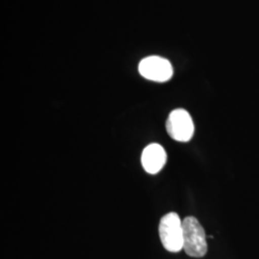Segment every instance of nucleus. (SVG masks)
<instances>
[{
    "instance_id": "nucleus-1",
    "label": "nucleus",
    "mask_w": 259,
    "mask_h": 259,
    "mask_svg": "<svg viewBox=\"0 0 259 259\" xmlns=\"http://www.w3.org/2000/svg\"><path fill=\"white\" fill-rule=\"evenodd\" d=\"M158 233L163 248L169 252L184 250L183 221L176 212L167 213L160 219Z\"/></svg>"
},
{
    "instance_id": "nucleus-2",
    "label": "nucleus",
    "mask_w": 259,
    "mask_h": 259,
    "mask_svg": "<svg viewBox=\"0 0 259 259\" xmlns=\"http://www.w3.org/2000/svg\"><path fill=\"white\" fill-rule=\"evenodd\" d=\"M184 227V250L191 257L201 258L207 252L205 232L202 225L193 216L185 217Z\"/></svg>"
},
{
    "instance_id": "nucleus-3",
    "label": "nucleus",
    "mask_w": 259,
    "mask_h": 259,
    "mask_svg": "<svg viewBox=\"0 0 259 259\" xmlns=\"http://www.w3.org/2000/svg\"><path fill=\"white\" fill-rule=\"evenodd\" d=\"M166 130L171 139L179 142H188L194 136V122L188 111L176 109L170 112L167 118Z\"/></svg>"
},
{
    "instance_id": "nucleus-4",
    "label": "nucleus",
    "mask_w": 259,
    "mask_h": 259,
    "mask_svg": "<svg viewBox=\"0 0 259 259\" xmlns=\"http://www.w3.org/2000/svg\"><path fill=\"white\" fill-rule=\"evenodd\" d=\"M139 71L143 78L157 83L169 81L174 73L171 63L158 56H150L143 59L139 63Z\"/></svg>"
},
{
    "instance_id": "nucleus-5",
    "label": "nucleus",
    "mask_w": 259,
    "mask_h": 259,
    "mask_svg": "<svg viewBox=\"0 0 259 259\" xmlns=\"http://www.w3.org/2000/svg\"><path fill=\"white\" fill-rule=\"evenodd\" d=\"M167 154L164 148L152 143L146 146L141 154V164L144 170L151 175H156L166 164Z\"/></svg>"
}]
</instances>
